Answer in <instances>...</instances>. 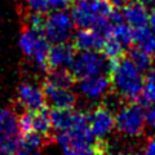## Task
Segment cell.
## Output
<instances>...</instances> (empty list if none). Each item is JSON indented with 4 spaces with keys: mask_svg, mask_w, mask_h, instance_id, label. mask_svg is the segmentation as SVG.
<instances>
[{
    "mask_svg": "<svg viewBox=\"0 0 155 155\" xmlns=\"http://www.w3.org/2000/svg\"><path fill=\"white\" fill-rule=\"evenodd\" d=\"M18 105L27 111H36L45 106L44 89L32 81H22L17 88Z\"/></svg>",
    "mask_w": 155,
    "mask_h": 155,
    "instance_id": "30bf717a",
    "label": "cell"
},
{
    "mask_svg": "<svg viewBox=\"0 0 155 155\" xmlns=\"http://www.w3.org/2000/svg\"><path fill=\"white\" fill-rule=\"evenodd\" d=\"M123 155H136V154H123Z\"/></svg>",
    "mask_w": 155,
    "mask_h": 155,
    "instance_id": "836d02e7",
    "label": "cell"
},
{
    "mask_svg": "<svg viewBox=\"0 0 155 155\" xmlns=\"http://www.w3.org/2000/svg\"><path fill=\"white\" fill-rule=\"evenodd\" d=\"M149 28L155 34V9L151 11V14H149V22H147Z\"/></svg>",
    "mask_w": 155,
    "mask_h": 155,
    "instance_id": "f546056e",
    "label": "cell"
},
{
    "mask_svg": "<svg viewBox=\"0 0 155 155\" xmlns=\"http://www.w3.org/2000/svg\"><path fill=\"white\" fill-rule=\"evenodd\" d=\"M133 43L137 48L145 51L149 54H155V34L150 30L149 26L134 28Z\"/></svg>",
    "mask_w": 155,
    "mask_h": 155,
    "instance_id": "e0dca14e",
    "label": "cell"
},
{
    "mask_svg": "<svg viewBox=\"0 0 155 155\" xmlns=\"http://www.w3.org/2000/svg\"><path fill=\"white\" fill-rule=\"evenodd\" d=\"M48 83L60 87H72L74 85V75L69 69H53L47 76Z\"/></svg>",
    "mask_w": 155,
    "mask_h": 155,
    "instance_id": "ffe728a7",
    "label": "cell"
},
{
    "mask_svg": "<svg viewBox=\"0 0 155 155\" xmlns=\"http://www.w3.org/2000/svg\"><path fill=\"white\" fill-rule=\"evenodd\" d=\"M43 89L45 101L49 102L53 109H74L78 97L72 91V87H60L45 81Z\"/></svg>",
    "mask_w": 155,
    "mask_h": 155,
    "instance_id": "8fae6325",
    "label": "cell"
},
{
    "mask_svg": "<svg viewBox=\"0 0 155 155\" xmlns=\"http://www.w3.org/2000/svg\"><path fill=\"white\" fill-rule=\"evenodd\" d=\"M49 115L52 129H56L57 132L69 130L76 125L87 123V114L75 111L74 109H53Z\"/></svg>",
    "mask_w": 155,
    "mask_h": 155,
    "instance_id": "4fadbf2b",
    "label": "cell"
},
{
    "mask_svg": "<svg viewBox=\"0 0 155 155\" xmlns=\"http://www.w3.org/2000/svg\"><path fill=\"white\" fill-rule=\"evenodd\" d=\"M140 98L146 106L155 105V69L150 70L147 75L143 76V85Z\"/></svg>",
    "mask_w": 155,
    "mask_h": 155,
    "instance_id": "44dd1931",
    "label": "cell"
},
{
    "mask_svg": "<svg viewBox=\"0 0 155 155\" xmlns=\"http://www.w3.org/2000/svg\"><path fill=\"white\" fill-rule=\"evenodd\" d=\"M101 51H102V54L107 58V60L114 62V61L119 60V58L123 56L124 47L120 44L118 40H115L113 36H109L105 40L104 45H102V49Z\"/></svg>",
    "mask_w": 155,
    "mask_h": 155,
    "instance_id": "cb8c5ba5",
    "label": "cell"
},
{
    "mask_svg": "<svg viewBox=\"0 0 155 155\" xmlns=\"http://www.w3.org/2000/svg\"><path fill=\"white\" fill-rule=\"evenodd\" d=\"M142 155H155V137L149 138L146 141Z\"/></svg>",
    "mask_w": 155,
    "mask_h": 155,
    "instance_id": "83f0119b",
    "label": "cell"
},
{
    "mask_svg": "<svg viewBox=\"0 0 155 155\" xmlns=\"http://www.w3.org/2000/svg\"><path fill=\"white\" fill-rule=\"evenodd\" d=\"M130 0H109V3L113 7H124L127 3H129Z\"/></svg>",
    "mask_w": 155,
    "mask_h": 155,
    "instance_id": "1f68e13d",
    "label": "cell"
},
{
    "mask_svg": "<svg viewBox=\"0 0 155 155\" xmlns=\"http://www.w3.org/2000/svg\"><path fill=\"white\" fill-rule=\"evenodd\" d=\"M87 122L91 133L96 140H104L115 129L114 111L106 105L98 106L87 115Z\"/></svg>",
    "mask_w": 155,
    "mask_h": 155,
    "instance_id": "ba28073f",
    "label": "cell"
},
{
    "mask_svg": "<svg viewBox=\"0 0 155 155\" xmlns=\"http://www.w3.org/2000/svg\"><path fill=\"white\" fill-rule=\"evenodd\" d=\"M123 21H125L130 27L140 28L147 26L149 11L138 2H129L123 7Z\"/></svg>",
    "mask_w": 155,
    "mask_h": 155,
    "instance_id": "9a60e30c",
    "label": "cell"
},
{
    "mask_svg": "<svg viewBox=\"0 0 155 155\" xmlns=\"http://www.w3.org/2000/svg\"><path fill=\"white\" fill-rule=\"evenodd\" d=\"M74 21L65 9L64 11H52L44 18L43 23V34L47 40L54 43H65L69 41L74 34Z\"/></svg>",
    "mask_w": 155,
    "mask_h": 155,
    "instance_id": "8992f818",
    "label": "cell"
},
{
    "mask_svg": "<svg viewBox=\"0 0 155 155\" xmlns=\"http://www.w3.org/2000/svg\"><path fill=\"white\" fill-rule=\"evenodd\" d=\"M4 155H30V153L26 151L25 149H22V147H17V149H14L12 150V151H9L7 154H4Z\"/></svg>",
    "mask_w": 155,
    "mask_h": 155,
    "instance_id": "4dcf8cb0",
    "label": "cell"
},
{
    "mask_svg": "<svg viewBox=\"0 0 155 155\" xmlns=\"http://www.w3.org/2000/svg\"><path fill=\"white\" fill-rule=\"evenodd\" d=\"M145 125L155 130V105H149L145 110Z\"/></svg>",
    "mask_w": 155,
    "mask_h": 155,
    "instance_id": "484cf974",
    "label": "cell"
},
{
    "mask_svg": "<svg viewBox=\"0 0 155 155\" xmlns=\"http://www.w3.org/2000/svg\"><path fill=\"white\" fill-rule=\"evenodd\" d=\"M140 4L147 9V11H154L155 9V0H137Z\"/></svg>",
    "mask_w": 155,
    "mask_h": 155,
    "instance_id": "f1b7e54d",
    "label": "cell"
},
{
    "mask_svg": "<svg viewBox=\"0 0 155 155\" xmlns=\"http://www.w3.org/2000/svg\"><path fill=\"white\" fill-rule=\"evenodd\" d=\"M133 35H134V28L130 27L127 22L120 21V22L114 23L111 36L115 40H118L124 48L129 47L133 43Z\"/></svg>",
    "mask_w": 155,
    "mask_h": 155,
    "instance_id": "ac0fdd59",
    "label": "cell"
},
{
    "mask_svg": "<svg viewBox=\"0 0 155 155\" xmlns=\"http://www.w3.org/2000/svg\"><path fill=\"white\" fill-rule=\"evenodd\" d=\"M52 130L51 115L49 111H47L44 107L36 111H31V132L39 133L43 137L49 136Z\"/></svg>",
    "mask_w": 155,
    "mask_h": 155,
    "instance_id": "2e32d148",
    "label": "cell"
},
{
    "mask_svg": "<svg viewBox=\"0 0 155 155\" xmlns=\"http://www.w3.org/2000/svg\"><path fill=\"white\" fill-rule=\"evenodd\" d=\"M113 11L114 7L109 0H76L71 7L70 16L74 25L80 28H96L109 38L114 26L110 19Z\"/></svg>",
    "mask_w": 155,
    "mask_h": 155,
    "instance_id": "6da1fadb",
    "label": "cell"
},
{
    "mask_svg": "<svg viewBox=\"0 0 155 155\" xmlns=\"http://www.w3.org/2000/svg\"><path fill=\"white\" fill-rule=\"evenodd\" d=\"M23 5L28 11V13H38L44 14L49 11L47 0H22Z\"/></svg>",
    "mask_w": 155,
    "mask_h": 155,
    "instance_id": "d4e9b609",
    "label": "cell"
},
{
    "mask_svg": "<svg viewBox=\"0 0 155 155\" xmlns=\"http://www.w3.org/2000/svg\"><path fill=\"white\" fill-rule=\"evenodd\" d=\"M72 45L75 49L80 52L85 51H97L102 49V45L106 38L104 34H101L96 28H80L78 32L72 34Z\"/></svg>",
    "mask_w": 155,
    "mask_h": 155,
    "instance_id": "5bb4252c",
    "label": "cell"
},
{
    "mask_svg": "<svg viewBox=\"0 0 155 155\" xmlns=\"http://www.w3.org/2000/svg\"><path fill=\"white\" fill-rule=\"evenodd\" d=\"M62 155H104V149L93 145H65L60 146Z\"/></svg>",
    "mask_w": 155,
    "mask_h": 155,
    "instance_id": "d6986e66",
    "label": "cell"
},
{
    "mask_svg": "<svg viewBox=\"0 0 155 155\" xmlns=\"http://www.w3.org/2000/svg\"><path fill=\"white\" fill-rule=\"evenodd\" d=\"M18 47L25 56L39 71L47 69V54L49 41L41 30L26 26L18 38Z\"/></svg>",
    "mask_w": 155,
    "mask_h": 155,
    "instance_id": "3957f363",
    "label": "cell"
},
{
    "mask_svg": "<svg viewBox=\"0 0 155 155\" xmlns=\"http://www.w3.org/2000/svg\"><path fill=\"white\" fill-rule=\"evenodd\" d=\"M115 115V129L128 138L138 137L145 128V109L141 105L130 102L118 109Z\"/></svg>",
    "mask_w": 155,
    "mask_h": 155,
    "instance_id": "277c9868",
    "label": "cell"
},
{
    "mask_svg": "<svg viewBox=\"0 0 155 155\" xmlns=\"http://www.w3.org/2000/svg\"><path fill=\"white\" fill-rule=\"evenodd\" d=\"M30 155H43L41 153H38V151H34V153H30Z\"/></svg>",
    "mask_w": 155,
    "mask_h": 155,
    "instance_id": "d6a6232c",
    "label": "cell"
},
{
    "mask_svg": "<svg viewBox=\"0 0 155 155\" xmlns=\"http://www.w3.org/2000/svg\"><path fill=\"white\" fill-rule=\"evenodd\" d=\"M128 58L133 62L134 66L141 70L142 72L149 71L150 69H151V65H153L151 54H149V53H146L142 49H140V48H137V47L130 48L129 49Z\"/></svg>",
    "mask_w": 155,
    "mask_h": 155,
    "instance_id": "7402d4cb",
    "label": "cell"
},
{
    "mask_svg": "<svg viewBox=\"0 0 155 155\" xmlns=\"http://www.w3.org/2000/svg\"><path fill=\"white\" fill-rule=\"evenodd\" d=\"M114 62L107 60L102 53L97 51H85L75 54L74 62L71 65V72L74 78H87L100 74L110 72Z\"/></svg>",
    "mask_w": 155,
    "mask_h": 155,
    "instance_id": "5b68a950",
    "label": "cell"
},
{
    "mask_svg": "<svg viewBox=\"0 0 155 155\" xmlns=\"http://www.w3.org/2000/svg\"><path fill=\"white\" fill-rule=\"evenodd\" d=\"M74 45L65 43H54L49 45L47 54V67L49 69H70L75 58Z\"/></svg>",
    "mask_w": 155,
    "mask_h": 155,
    "instance_id": "7c38bea8",
    "label": "cell"
},
{
    "mask_svg": "<svg viewBox=\"0 0 155 155\" xmlns=\"http://www.w3.org/2000/svg\"><path fill=\"white\" fill-rule=\"evenodd\" d=\"M110 72L111 87L116 94L130 102L140 100L143 85V74L129 58L120 57L114 61Z\"/></svg>",
    "mask_w": 155,
    "mask_h": 155,
    "instance_id": "7a4b0ae2",
    "label": "cell"
},
{
    "mask_svg": "<svg viewBox=\"0 0 155 155\" xmlns=\"http://www.w3.org/2000/svg\"><path fill=\"white\" fill-rule=\"evenodd\" d=\"M48 7L52 11H64L71 5V0H47Z\"/></svg>",
    "mask_w": 155,
    "mask_h": 155,
    "instance_id": "4316f807",
    "label": "cell"
},
{
    "mask_svg": "<svg viewBox=\"0 0 155 155\" xmlns=\"http://www.w3.org/2000/svg\"><path fill=\"white\" fill-rule=\"evenodd\" d=\"M44 143V137L35 132H28V133H21L19 136V142L18 146L25 149L28 153L38 151L39 149Z\"/></svg>",
    "mask_w": 155,
    "mask_h": 155,
    "instance_id": "603a6c76",
    "label": "cell"
},
{
    "mask_svg": "<svg viewBox=\"0 0 155 155\" xmlns=\"http://www.w3.org/2000/svg\"><path fill=\"white\" fill-rule=\"evenodd\" d=\"M111 81L106 74L81 78L78 83V92L81 97L88 101H100L109 94Z\"/></svg>",
    "mask_w": 155,
    "mask_h": 155,
    "instance_id": "9c48e42d",
    "label": "cell"
},
{
    "mask_svg": "<svg viewBox=\"0 0 155 155\" xmlns=\"http://www.w3.org/2000/svg\"><path fill=\"white\" fill-rule=\"evenodd\" d=\"M19 136L17 114L9 107H0V155L17 149Z\"/></svg>",
    "mask_w": 155,
    "mask_h": 155,
    "instance_id": "52a82bcc",
    "label": "cell"
}]
</instances>
